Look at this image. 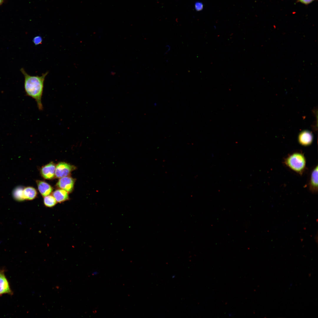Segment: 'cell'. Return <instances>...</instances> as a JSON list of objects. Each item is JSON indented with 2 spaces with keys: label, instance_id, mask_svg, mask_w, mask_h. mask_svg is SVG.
I'll return each instance as SVG.
<instances>
[{
  "label": "cell",
  "instance_id": "15",
  "mask_svg": "<svg viewBox=\"0 0 318 318\" xmlns=\"http://www.w3.org/2000/svg\"><path fill=\"white\" fill-rule=\"evenodd\" d=\"M195 9L197 11H200L202 9L203 5L202 3L200 2H196L195 4Z\"/></svg>",
  "mask_w": 318,
  "mask_h": 318
},
{
  "label": "cell",
  "instance_id": "6",
  "mask_svg": "<svg viewBox=\"0 0 318 318\" xmlns=\"http://www.w3.org/2000/svg\"><path fill=\"white\" fill-rule=\"evenodd\" d=\"M309 190L313 193L318 191V166L317 165L312 170L309 183Z\"/></svg>",
  "mask_w": 318,
  "mask_h": 318
},
{
  "label": "cell",
  "instance_id": "14",
  "mask_svg": "<svg viewBox=\"0 0 318 318\" xmlns=\"http://www.w3.org/2000/svg\"><path fill=\"white\" fill-rule=\"evenodd\" d=\"M42 41V37L40 36L35 37L33 39V42L34 44L37 45L41 44Z\"/></svg>",
  "mask_w": 318,
  "mask_h": 318
},
{
  "label": "cell",
  "instance_id": "4",
  "mask_svg": "<svg viewBox=\"0 0 318 318\" xmlns=\"http://www.w3.org/2000/svg\"><path fill=\"white\" fill-rule=\"evenodd\" d=\"M59 178L56 184L57 187L68 193L72 192L74 189L75 179L69 176Z\"/></svg>",
  "mask_w": 318,
  "mask_h": 318
},
{
  "label": "cell",
  "instance_id": "13",
  "mask_svg": "<svg viewBox=\"0 0 318 318\" xmlns=\"http://www.w3.org/2000/svg\"><path fill=\"white\" fill-rule=\"evenodd\" d=\"M44 197V203L45 206L47 207H53L57 203L53 195H48Z\"/></svg>",
  "mask_w": 318,
  "mask_h": 318
},
{
  "label": "cell",
  "instance_id": "11",
  "mask_svg": "<svg viewBox=\"0 0 318 318\" xmlns=\"http://www.w3.org/2000/svg\"><path fill=\"white\" fill-rule=\"evenodd\" d=\"M23 194L24 200H32L37 197V192L34 188L28 186L24 188Z\"/></svg>",
  "mask_w": 318,
  "mask_h": 318
},
{
  "label": "cell",
  "instance_id": "17",
  "mask_svg": "<svg viewBox=\"0 0 318 318\" xmlns=\"http://www.w3.org/2000/svg\"><path fill=\"white\" fill-rule=\"evenodd\" d=\"M3 0H0V5L2 3Z\"/></svg>",
  "mask_w": 318,
  "mask_h": 318
},
{
  "label": "cell",
  "instance_id": "2",
  "mask_svg": "<svg viewBox=\"0 0 318 318\" xmlns=\"http://www.w3.org/2000/svg\"><path fill=\"white\" fill-rule=\"evenodd\" d=\"M284 163L288 167L295 172L302 175L306 167V159L301 153L295 152L288 155Z\"/></svg>",
  "mask_w": 318,
  "mask_h": 318
},
{
  "label": "cell",
  "instance_id": "12",
  "mask_svg": "<svg viewBox=\"0 0 318 318\" xmlns=\"http://www.w3.org/2000/svg\"><path fill=\"white\" fill-rule=\"evenodd\" d=\"M24 188L21 186H18L15 188L13 191V196L14 199L19 201L24 200L23 194Z\"/></svg>",
  "mask_w": 318,
  "mask_h": 318
},
{
  "label": "cell",
  "instance_id": "1",
  "mask_svg": "<svg viewBox=\"0 0 318 318\" xmlns=\"http://www.w3.org/2000/svg\"><path fill=\"white\" fill-rule=\"evenodd\" d=\"M20 71L24 78V87L26 94L34 99L38 109L42 111L43 106L42 99L43 92L44 83L49 72L47 71L40 76H32L28 74L23 68Z\"/></svg>",
  "mask_w": 318,
  "mask_h": 318
},
{
  "label": "cell",
  "instance_id": "10",
  "mask_svg": "<svg viewBox=\"0 0 318 318\" xmlns=\"http://www.w3.org/2000/svg\"><path fill=\"white\" fill-rule=\"evenodd\" d=\"M68 193L66 191L59 188L53 192L52 195L57 202L61 203L69 200Z\"/></svg>",
  "mask_w": 318,
  "mask_h": 318
},
{
  "label": "cell",
  "instance_id": "5",
  "mask_svg": "<svg viewBox=\"0 0 318 318\" xmlns=\"http://www.w3.org/2000/svg\"><path fill=\"white\" fill-rule=\"evenodd\" d=\"M56 166L55 164L51 162L42 167L40 171L42 177L46 179H54L55 177Z\"/></svg>",
  "mask_w": 318,
  "mask_h": 318
},
{
  "label": "cell",
  "instance_id": "3",
  "mask_svg": "<svg viewBox=\"0 0 318 318\" xmlns=\"http://www.w3.org/2000/svg\"><path fill=\"white\" fill-rule=\"evenodd\" d=\"M76 167L74 165L64 162L58 163L56 166L55 177L60 178L68 176L71 173L76 169Z\"/></svg>",
  "mask_w": 318,
  "mask_h": 318
},
{
  "label": "cell",
  "instance_id": "7",
  "mask_svg": "<svg viewBox=\"0 0 318 318\" xmlns=\"http://www.w3.org/2000/svg\"><path fill=\"white\" fill-rule=\"evenodd\" d=\"M6 294H11L12 292L4 271L0 270V295Z\"/></svg>",
  "mask_w": 318,
  "mask_h": 318
},
{
  "label": "cell",
  "instance_id": "8",
  "mask_svg": "<svg viewBox=\"0 0 318 318\" xmlns=\"http://www.w3.org/2000/svg\"><path fill=\"white\" fill-rule=\"evenodd\" d=\"M298 141L302 145L307 146L310 145L313 140V136L311 132L308 131H304L299 134Z\"/></svg>",
  "mask_w": 318,
  "mask_h": 318
},
{
  "label": "cell",
  "instance_id": "9",
  "mask_svg": "<svg viewBox=\"0 0 318 318\" xmlns=\"http://www.w3.org/2000/svg\"><path fill=\"white\" fill-rule=\"evenodd\" d=\"M38 190L43 197L49 195L53 191V188L48 183L41 180L36 181Z\"/></svg>",
  "mask_w": 318,
  "mask_h": 318
},
{
  "label": "cell",
  "instance_id": "16",
  "mask_svg": "<svg viewBox=\"0 0 318 318\" xmlns=\"http://www.w3.org/2000/svg\"><path fill=\"white\" fill-rule=\"evenodd\" d=\"M299 1L305 4H308L314 0H298Z\"/></svg>",
  "mask_w": 318,
  "mask_h": 318
}]
</instances>
